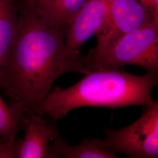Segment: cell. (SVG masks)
I'll return each mask as SVG.
<instances>
[{
	"mask_svg": "<svg viewBox=\"0 0 158 158\" xmlns=\"http://www.w3.org/2000/svg\"><path fill=\"white\" fill-rule=\"evenodd\" d=\"M18 27L11 53L0 77L11 106L38 113L55 81L64 74H86L85 57L69 50L64 29L49 23L31 4L17 0Z\"/></svg>",
	"mask_w": 158,
	"mask_h": 158,
	"instance_id": "1",
	"label": "cell"
},
{
	"mask_svg": "<svg viewBox=\"0 0 158 158\" xmlns=\"http://www.w3.org/2000/svg\"><path fill=\"white\" fill-rule=\"evenodd\" d=\"M158 84V72L136 76L118 69L90 71L68 89L56 87L51 91L38 114L56 121L70 111L83 107L152 106L158 102L152 97V89Z\"/></svg>",
	"mask_w": 158,
	"mask_h": 158,
	"instance_id": "2",
	"label": "cell"
},
{
	"mask_svg": "<svg viewBox=\"0 0 158 158\" xmlns=\"http://www.w3.org/2000/svg\"><path fill=\"white\" fill-rule=\"evenodd\" d=\"M85 60L90 72L135 65L158 72V19L123 35L104 53Z\"/></svg>",
	"mask_w": 158,
	"mask_h": 158,
	"instance_id": "3",
	"label": "cell"
},
{
	"mask_svg": "<svg viewBox=\"0 0 158 158\" xmlns=\"http://www.w3.org/2000/svg\"><path fill=\"white\" fill-rule=\"evenodd\" d=\"M103 146L130 158L158 157V102L147 106L141 116L119 130L104 129Z\"/></svg>",
	"mask_w": 158,
	"mask_h": 158,
	"instance_id": "4",
	"label": "cell"
},
{
	"mask_svg": "<svg viewBox=\"0 0 158 158\" xmlns=\"http://www.w3.org/2000/svg\"><path fill=\"white\" fill-rule=\"evenodd\" d=\"M158 19L138 0H110L104 22L96 34L97 45L87 57L104 53L123 35Z\"/></svg>",
	"mask_w": 158,
	"mask_h": 158,
	"instance_id": "5",
	"label": "cell"
},
{
	"mask_svg": "<svg viewBox=\"0 0 158 158\" xmlns=\"http://www.w3.org/2000/svg\"><path fill=\"white\" fill-rule=\"evenodd\" d=\"M38 113L27 114L23 121L25 129L23 139L15 142L14 158H55L51 149L58 130L56 125L48 122Z\"/></svg>",
	"mask_w": 158,
	"mask_h": 158,
	"instance_id": "6",
	"label": "cell"
},
{
	"mask_svg": "<svg viewBox=\"0 0 158 158\" xmlns=\"http://www.w3.org/2000/svg\"><path fill=\"white\" fill-rule=\"evenodd\" d=\"M110 0H87L65 32L68 49L80 53L85 42L95 35L102 27Z\"/></svg>",
	"mask_w": 158,
	"mask_h": 158,
	"instance_id": "7",
	"label": "cell"
},
{
	"mask_svg": "<svg viewBox=\"0 0 158 158\" xmlns=\"http://www.w3.org/2000/svg\"><path fill=\"white\" fill-rule=\"evenodd\" d=\"M51 149L55 158H116L115 153L103 146L102 139L87 138L78 145H70L57 130Z\"/></svg>",
	"mask_w": 158,
	"mask_h": 158,
	"instance_id": "8",
	"label": "cell"
},
{
	"mask_svg": "<svg viewBox=\"0 0 158 158\" xmlns=\"http://www.w3.org/2000/svg\"><path fill=\"white\" fill-rule=\"evenodd\" d=\"M18 27L17 0H0V77L11 55Z\"/></svg>",
	"mask_w": 158,
	"mask_h": 158,
	"instance_id": "9",
	"label": "cell"
},
{
	"mask_svg": "<svg viewBox=\"0 0 158 158\" xmlns=\"http://www.w3.org/2000/svg\"><path fill=\"white\" fill-rule=\"evenodd\" d=\"M87 1L38 0L30 4L49 23L66 31Z\"/></svg>",
	"mask_w": 158,
	"mask_h": 158,
	"instance_id": "10",
	"label": "cell"
},
{
	"mask_svg": "<svg viewBox=\"0 0 158 158\" xmlns=\"http://www.w3.org/2000/svg\"><path fill=\"white\" fill-rule=\"evenodd\" d=\"M26 115L6 104L0 96V136L6 144L13 145Z\"/></svg>",
	"mask_w": 158,
	"mask_h": 158,
	"instance_id": "11",
	"label": "cell"
},
{
	"mask_svg": "<svg viewBox=\"0 0 158 158\" xmlns=\"http://www.w3.org/2000/svg\"><path fill=\"white\" fill-rule=\"evenodd\" d=\"M147 11L158 17V0H138Z\"/></svg>",
	"mask_w": 158,
	"mask_h": 158,
	"instance_id": "12",
	"label": "cell"
},
{
	"mask_svg": "<svg viewBox=\"0 0 158 158\" xmlns=\"http://www.w3.org/2000/svg\"><path fill=\"white\" fill-rule=\"evenodd\" d=\"M13 145L0 142V158H14Z\"/></svg>",
	"mask_w": 158,
	"mask_h": 158,
	"instance_id": "13",
	"label": "cell"
},
{
	"mask_svg": "<svg viewBox=\"0 0 158 158\" xmlns=\"http://www.w3.org/2000/svg\"><path fill=\"white\" fill-rule=\"evenodd\" d=\"M23 1H25L26 2H29V3H33L34 2H36V1H37L38 0H23Z\"/></svg>",
	"mask_w": 158,
	"mask_h": 158,
	"instance_id": "14",
	"label": "cell"
}]
</instances>
